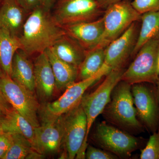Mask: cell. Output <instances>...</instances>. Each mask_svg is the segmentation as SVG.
Listing matches in <instances>:
<instances>
[{
    "label": "cell",
    "mask_w": 159,
    "mask_h": 159,
    "mask_svg": "<svg viewBox=\"0 0 159 159\" xmlns=\"http://www.w3.org/2000/svg\"><path fill=\"white\" fill-rule=\"evenodd\" d=\"M50 11L40 6L26 19L18 39L20 49L28 56L45 52L66 34Z\"/></svg>",
    "instance_id": "1"
},
{
    "label": "cell",
    "mask_w": 159,
    "mask_h": 159,
    "mask_svg": "<svg viewBox=\"0 0 159 159\" xmlns=\"http://www.w3.org/2000/svg\"><path fill=\"white\" fill-rule=\"evenodd\" d=\"M131 86L125 81H119L102 113L107 120L121 128L131 131H142L144 126L138 119Z\"/></svg>",
    "instance_id": "2"
},
{
    "label": "cell",
    "mask_w": 159,
    "mask_h": 159,
    "mask_svg": "<svg viewBox=\"0 0 159 159\" xmlns=\"http://www.w3.org/2000/svg\"><path fill=\"white\" fill-rule=\"evenodd\" d=\"M124 70L122 67L112 70L95 91L83 97L80 104L86 116L87 128L84 142L76 158H85L86 149L88 145V139L91 129L96 119L102 113L108 104L112 92L118 83L121 81Z\"/></svg>",
    "instance_id": "3"
},
{
    "label": "cell",
    "mask_w": 159,
    "mask_h": 159,
    "mask_svg": "<svg viewBox=\"0 0 159 159\" xmlns=\"http://www.w3.org/2000/svg\"><path fill=\"white\" fill-rule=\"evenodd\" d=\"M111 70L109 67L103 65L94 76L74 82L57 100L46 103L40 111L43 122L55 120L75 108L80 103L86 90Z\"/></svg>",
    "instance_id": "4"
},
{
    "label": "cell",
    "mask_w": 159,
    "mask_h": 159,
    "mask_svg": "<svg viewBox=\"0 0 159 159\" xmlns=\"http://www.w3.org/2000/svg\"><path fill=\"white\" fill-rule=\"evenodd\" d=\"M159 37L146 42L137 52L134 59L122 74L121 80L129 84H154L159 77L157 68Z\"/></svg>",
    "instance_id": "5"
},
{
    "label": "cell",
    "mask_w": 159,
    "mask_h": 159,
    "mask_svg": "<svg viewBox=\"0 0 159 159\" xmlns=\"http://www.w3.org/2000/svg\"><path fill=\"white\" fill-rule=\"evenodd\" d=\"M141 15L127 0L109 6L102 16L103 32L97 47L106 48L133 23L140 21Z\"/></svg>",
    "instance_id": "6"
},
{
    "label": "cell",
    "mask_w": 159,
    "mask_h": 159,
    "mask_svg": "<svg viewBox=\"0 0 159 159\" xmlns=\"http://www.w3.org/2000/svg\"><path fill=\"white\" fill-rule=\"evenodd\" d=\"M53 15L61 27L93 21L102 17L103 7L97 0H57Z\"/></svg>",
    "instance_id": "7"
},
{
    "label": "cell",
    "mask_w": 159,
    "mask_h": 159,
    "mask_svg": "<svg viewBox=\"0 0 159 159\" xmlns=\"http://www.w3.org/2000/svg\"><path fill=\"white\" fill-rule=\"evenodd\" d=\"M0 89L11 107L34 128L40 125L37 116L39 104L34 93L6 74L0 77Z\"/></svg>",
    "instance_id": "8"
},
{
    "label": "cell",
    "mask_w": 159,
    "mask_h": 159,
    "mask_svg": "<svg viewBox=\"0 0 159 159\" xmlns=\"http://www.w3.org/2000/svg\"><path fill=\"white\" fill-rule=\"evenodd\" d=\"M93 137L101 148L120 157L130 156L140 145L138 138L104 122L97 125Z\"/></svg>",
    "instance_id": "9"
},
{
    "label": "cell",
    "mask_w": 159,
    "mask_h": 159,
    "mask_svg": "<svg viewBox=\"0 0 159 159\" xmlns=\"http://www.w3.org/2000/svg\"><path fill=\"white\" fill-rule=\"evenodd\" d=\"M87 128L86 116L80 103L64 115L63 145L67 158L76 157L84 142Z\"/></svg>",
    "instance_id": "10"
},
{
    "label": "cell",
    "mask_w": 159,
    "mask_h": 159,
    "mask_svg": "<svg viewBox=\"0 0 159 159\" xmlns=\"http://www.w3.org/2000/svg\"><path fill=\"white\" fill-rule=\"evenodd\" d=\"M131 91L139 120L153 133L159 128V107L155 87L145 83L135 84L132 85Z\"/></svg>",
    "instance_id": "11"
},
{
    "label": "cell",
    "mask_w": 159,
    "mask_h": 159,
    "mask_svg": "<svg viewBox=\"0 0 159 159\" xmlns=\"http://www.w3.org/2000/svg\"><path fill=\"white\" fill-rule=\"evenodd\" d=\"M139 22L133 23L106 48L104 64L111 70L122 67L125 61L132 55L139 35Z\"/></svg>",
    "instance_id": "12"
},
{
    "label": "cell",
    "mask_w": 159,
    "mask_h": 159,
    "mask_svg": "<svg viewBox=\"0 0 159 159\" xmlns=\"http://www.w3.org/2000/svg\"><path fill=\"white\" fill-rule=\"evenodd\" d=\"M35 150L44 155L54 153L63 144L64 115L55 120L43 122L34 128Z\"/></svg>",
    "instance_id": "13"
},
{
    "label": "cell",
    "mask_w": 159,
    "mask_h": 159,
    "mask_svg": "<svg viewBox=\"0 0 159 159\" xmlns=\"http://www.w3.org/2000/svg\"><path fill=\"white\" fill-rule=\"evenodd\" d=\"M62 28L67 34L86 51L98 45L104 29L102 17L93 21L73 24Z\"/></svg>",
    "instance_id": "14"
},
{
    "label": "cell",
    "mask_w": 159,
    "mask_h": 159,
    "mask_svg": "<svg viewBox=\"0 0 159 159\" xmlns=\"http://www.w3.org/2000/svg\"><path fill=\"white\" fill-rule=\"evenodd\" d=\"M28 13L29 14L20 6L17 0H2L0 5V29H6L13 36L19 37Z\"/></svg>",
    "instance_id": "15"
},
{
    "label": "cell",
    "mask_w": 159,
    "mask_h": 159,
    "mask_svg": "<svg viewBox=\"0 0 159 159\" xmlns=\"http://www.w3.org/2000/svg\"><path fill=\"white\" fill-rule=\"evenodd\" d=\"M35 89L41 99H48L54 93L56 88L55 78L46 52L40 53L34 64Z\"/></svg>",
    "instance_id": "16"
},
{
    "label": "cell",
    "mask_w": 159,
    "mask_h": 159,
    "mask_svg": "<svg viewBox=\"0 0 159 159\" xmlns=\"http://www.w3.org/2000/svg\"><path fill=\"white\" fill-rule=\"evenodd\" d=\"M20 49L14 54L10 77L16 82L34 93L35 89L34 65Z\"/></svg>",
    "instance_id": "17"
},
{
    "label": "cell",
    "mask_w": 159,
    "mask_h": 159,
    "mask_svg": "<svg viewBox=\"0 0 159 159\" xmlns=\"http://www.w3.org/2000/svg\"><path fill=\"white\" fill-rule=\"evenodd\" d=\"M51 48L60 59L77 68L84 59L86 52L77 41L66 33Z\"/></svg>",
    "instance_id": "18"
},
{
    "label": "cell",
    "mask_w": 159,
    "mask_h": 159,
    "mask_svg": "<svg viewBox=\"0 0 159 159\" xmlns=\"http://www.w3.org/2000/svg\"><path fill=\"white\" fill-rule=\"evenodd\" d=\"M45 52L54 74L56 88L60 90H66L77 79L78 68L60 59L51 48L47 49Z\"/></svg>",
    "instance_id": "19"
},
{
    "label": "cell",
    "mask_w": 159,
    "mask_h": 159,
    "mask_svg": "<svg viewBox=\"0 0 159 159\" xmlns=\"http://www.w3.org/2000/svg\"><path fill=\"white\" fill-rule=\"evenodd\" d=\"M2 126L5 133L18 134L25 137L35 150L34 127L14 108L2 117Z\"/></svg>",
    "instance_id": "20"
},
{
    "label": "cell",
    "mask_w": 159,
    "mask_h": 159,
    "mask_svg": "<svg viewBox=\"0 0 159 159\" xmlns=\"http://www.w3.org/2000/svg\"><path fill=\"white\" fill-rule=\"evenodd\" d=\"M19 49L18 38L13 36L6 29H0V66L4 74L9 77L14 54Z\"/></svg>",
    "instance_id": "21"
},
{
    "label": "cell",
    "mask_w": 159,
    "mask_h": 159,
    "mask_svg": "<svg viewBox=\"0 0 159 159\" xmlns=\"http://www.w3.org/2000/svg\"><path fill=\"white\" fill-rule=\"evenodd\" d=\"M141 26L132 55L135 56L146 42L159 37V11L146 12L141 15Z\"/></svg>",
    "instance_id": "22"
},
{
    "label": "cell",
    "mask_w": 159,
    "mask_h": 159,
    "mask_svg": "<svg viewBox=\"0 0 159 159\" xmlns=\"http://www.w3.org/2000/svg\"><path fill=\"white\" fill-rule=\"evenodd\" d=\"M105 48L96 47L86 51L85 57L78 68L77 78L82 80L97 74L104 64Z\"/></svg>",
    "instance_id": "23"
},
{
    "label": "cell",
    "mask_w": 159,
    "mask_h": 159,
    "mask_svg": "<svg viewBox=\"0 0 159 159\" xmlns=\"http://www.w3.org/2000/svg\"><path fill=\"white\" fill-rule=\"evenodd\" d=\"M11 144L4 159H24L35 150L25 137L18 134L10 133Z\"/></svg>",
    "instance_id": "24"
},
{
    "label": "cell",
    "mask_w": 159,
    "mask_h": 159,
    "mask_svg": "<svg viewBox=\"0 0 159 159\" xmlns=\"http://www.w3.org/2000/svg\"><path fill=\"white\" fill-rule=\"evenodd\" d=\"M141 159H159V128L150 136L145 148L141 151Z\"/></svg>",
    "instance_id": "25"
},
{
    "label": "cell",
    "mask_w": 159,
    "mask_h": 159,
    "mask_svg": "<svg viewBox=\"0 0 159 159\" xmlns=\"http://www.w3.org/2000/svg\"><path fill=\"white\" fill-rule=\"evenodd\" d=\"M132 6L140 14L159 11V0H133Z\"/></svg>",
    "instance_id": "26"
},
{
    "label": "cell",
    "mask_w": 159,
    "mask_h": 159,
    "mask_svg": "<svg viewBox=\"0 0 159 159\" xmlns=\"http://www.w3.org/2000/svg\"><path fill=\"white\" fill-rule=\"evenodd\" d=\"M118 157L107 151L102 150L91 145H88L85 153V158L87 159H115Z\"/></svg>",
    "instance_id": "27"
},
{
    "label": "cell",
    "mask_w": 159,
    "mask_h": 159,
    "mask_svg": "<svg viewBox=\"0 0 159 159\" xmlns=\"http://www.w3.org/2000/svg\"><path fill=\"white\" fill-rule=\"evenodd\" d=\"M11 144L10 133L0 134V159H4Z\"/></svg>",
    "instance_id": "28"
},
{
    "label": "cell",
    "mask_w": 159,
    "mask_h": 159,
    "mask_svg": "<svg viewBox=\"0 0 159 159\" xmlns=\"http://www.w3.org/2000/svg\"><path fill=\"white\" fill-rule=\"evenodd\" d=\"M20 6L28 13L41 6V0H17Z\"/></svg>",
    "instance_id": "29"
},
{
    "label": "cell",
    "mask_w": 159,
    "mask_h": 159,
    "mask_svg": "<svg viewBox=\"0 0 159 159\" xmlns=\"http://www.w3.org/2000/svg\"><path fill=\"white\" fill-rule=\"evenodd\" d=\"M12 108L0 89V116H4Z\"/></svg>",
    "instance_id": "30"
},
{
    "label": "cell",
    "mask_w": 159,
    "mask_h": 159,
    "mask_svg": "<svg viewBox=\"0 0 159 159\" xmlns=\"http://www.w3.org/2000/svg\"><path fill=\"white\" fill-rule=\"evenodd\" d=\"M56 0H41V6L44 9L51 11Z\"/></svg>",
    "instance_id": "31"
},
{
    "label": "cell",
    "mask_w": 159,
    "mask_h": 159,
    "mask_svg": "<svg viewBox=\"0 0 159 159\" xmlns=\"http://www.w3.org/2000/svg\"><path fill=\"white\" fill-rule=\"evenodd\" d=\"M100 5H101L104 8H106L110 5L114 3L121 2L123 0H97Z\"/></svg>",
    "instance_id": "32"
},
{
    "label": "cell",
    "mask_w": 159,
    "mask_h": 159,
    "mask_svg": "<svg viewBox=\"0 0 159 159\" xmlns=\"http://www.w3.org/2000/svg\"><path fill=\"white\" fill-rule=\"evenodd\" d=\"M155 91L157 101L159 107V77L157 80V82L154 84Z\"/></svg>",
    "instance_id": "33"
},
{
    "label": "cell",
    "mask_w": 159,
    "mask_h": 159,
    "mask_svg": "<svg viewBox=\"0 0 159 159\" xmlns=\"http://www.w3.org/2000/svg\"><path fill=\"white\" fill-rule=\"evenodd\" d=\"M3 116H0V134H4V131H3L2 126V117Z\"/></svg>",
    "instance_id": "34"
},
{
    "label": "cell",
    "mask_w": 159,
    "mask_h": 159,
    "mask_svg": "<svg viewBox=\"0 0 159 159\" xmlns=\"http://www.w3.org/2000/svg\"><path fill=\"white\" fill-rule=\"evenodd\" d=\"M157 72L159 75V50L158 54L157 61Z\"/></svg>",
    "instance_id": "35"
},
{
    "label": "cell",
    "mask_w": 159,
    "mask_h": 159,
    "mask_svg": "<svg viewBox=\"0 0 159 159\" xmlns=\"http://www.w3.org/2000/svg\"><path fill=\"white\" fill-rule=\"evenodd\" d=\"M4 74H4L2 70V69L1 68V66H0V77L3 76Z\"/></svg>",
    "instance_id": "36"
},
{
    "label": "cell",
    "mask_w": 159,
    "mask_h": 159,
    "mask_svg": "<svg viewBox=\"0 0 159 159\" xmlns=\"http://www.w3.org/2000/svg\"><path fill=\"white\" fill-rule=\"evenodd\" d=\"M0 5H1V1H0Z\"/></svg>",
    "instance_id": "37"
},
{
    "label": "cell",
    "mask_w": 159,
    "mask_h": 159,
    "mask_svg": "<svg viewBox=\"0 0 159 159\" xmlns=\"http://www.w3.org/2000/svg\"><path fill=\"white\" fill-rule=\"evenodd\" d=\"M2 1V0H0V1Z\"/></svg>",
    "instance_id": "38"
}]
</instances>
